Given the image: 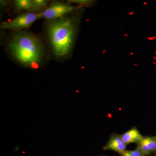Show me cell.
Here are the masks:
<instances>
[{
	"instance_id": "52a82bcc",
	"label": "cell",
	"mask_w": 156,
	"mask_h": 156,
	"mask_svg": "<svg viewBox=\"0 0 156 156\" xmlns=\"http://www.w3.org/2000/svg\"><path fill=\"white\" fill-rule=\"evenodd\" d=\"M120 136L124 143L127 145L132 143L137 144L142 139L144 136L140 134L137 128L134 127L125 133L121 134Z\"/></svg>"
},
{
	"instance_id": "ba28073f",
	"label": "cell",
	"mask_w": 156,
	"mask_h": 156,
	"mask_svg": "<svg viewBox=\"0 0 156 156\" xmlns=\"http://www.w3.org/2000/svg\"><path fill=\"white\" fill-rule=\"evenodd\" d=\"M14 7L19 11H30L32 6V0H15Z\"/></svg>"
},
{
	"instance_id": "9c48e42d",
	"label": "cell",
	"mask_w": 156,
	"mask_h": 156,
	"mask_svg": "<svg viewBox=\"0 0 156 156\" xmlns=\"http://www.w3.org/2000/svg\"><path fill=\"white\" fill-rule=\"evenodd\" d=\"M49 1L47 0H32V6L30 12H35L44 10L48 5Z\"/></svg>"
},
{
	"instance_id": "7a4b0ae2",
	"label": "cell",
	"mask_w": 156,
	"mask_h": 156,
	"mask_svg": "<svg viewBox=\"0 0 156 156\" xmlns=\"http://www.w3.org/2000/svg\"><path fill=\"white\" fill-rule=\"evenodd\" d=\"M78 25L76 18L67 15L48 20L46 31L50 48L56 58H66L71 53Z\"/></svg>"
},
{
	"instance_id": "6da1fadb",
	"label": "cell",
	"mask_w": 156,
	"mask_h": 156,
	"mask_svg": "<svg viewBox=\"0 0 156 156\" xmlns=\"http://www.w3.org/2000/svg\"><path fill=\"white\" fill-rule=\"evenodd\" d=\"M8 48L11 56L23 67L38 68L45 58V47L41 40L25 31L15 32L9 39Z\"/></svg>"
},
{
	"instance_id": "5b68a950",
	"label": "cell",
	"mask_w": 156,
	"mask_h": 156,
	"mask_svg": "<svg viewBox=\"0 0 156 156\" xmlns=\"http://www.w3.org/2000/svg\"><path fill=\"white\" fill-rule=\"evenodd\" d=\"M127 145L124 143L120 135L117 133L111 134L109 139L103 147L105 150H110L121 154L126 150Z\"/></svg>"
},
{
	"instance_id": "8fae6325",
	"label": "cell",
	"mask_w": 156,
	"mask_h": 156,
	"mask_svg": "<svg viewBox=\"0 0 156 156\" xmlns=\"http://www.w3.org/2000/svg\"><path fill=\"white\" fill-rule=\"evenodd\" d=\"M68 3L77 4L81 5L89 6L92 5L93 1L90 0H70Z\"/></svg>"
},
{
	"instance_id": "7c38bea8",
	"label": "cell",
	"mask_w": 156,
	"mask_h": 156,
	"mask_svg": "<svg viewBox=\"0 0 156 156\" xmlns=\"http://www.w3.org/2000/svg\"></svg>"
},
{
	"instance_id": "277c9868",
	"label": "cell",
	"mask_w": 156,
	"mask_h": 156,
	"mask_svg": "<svg viewBox=\"0 0 156 156\" xmlns=\"http://www.w3.org/2000/svg\"><path fill=\"white\" fill-rule=\"evenodd\" d=\"M78 8L76 6L72 5L69 3L56 2L52 3L40 14L41 18L48 20H53L67 15Z\"/></svg>"
},
{
	"instance_id": "8992f818",
	"label": "cell",
	"mask_w": 156,
	"mask_h": 156,
	"mask_svg": "<svg viewBox=\"0 0 156 156\" xmlns=\"http://www.w3.org/2000/svg\"><path fill=\"white\" fill-rule=\"evenodd\" d=\"M136 144L144 156L149 155L156 151V136H144Z\"/></svg>"
},
{
	"instance_id": "30bf717a",
	"label": "cell",
	"mask_w": 156,
	"mask_h": 156,
	"mask_svg": "<svg viewBox=\"0 0 156 156\" xmlns=\"http://www.w3.org/2000/svg\"><path fill=\"white\" fill-rule=\"evenodd\" d=\"M120 155L121 156H144L141 152L137 148L134 150H126Z\"/></svg>"
},
{
	"instance_id": "3957f363",
	"label": "cell",
	"mask_w": 156,
	"mask_h": 156,
	"mask_svg": "<svg viewBox=\"0 0 156 156\" xmlns=\"http://www.w3.org/2000/svg\"><path fill=\"white\" fill-rule=\"evenodd\" d=\"M39 19H41L40 13L26 11L21 13L14 19L3 23L1 26V28L11 30L15 32L21 31L30 27Z\"/></svg>"
}]
</instances>
